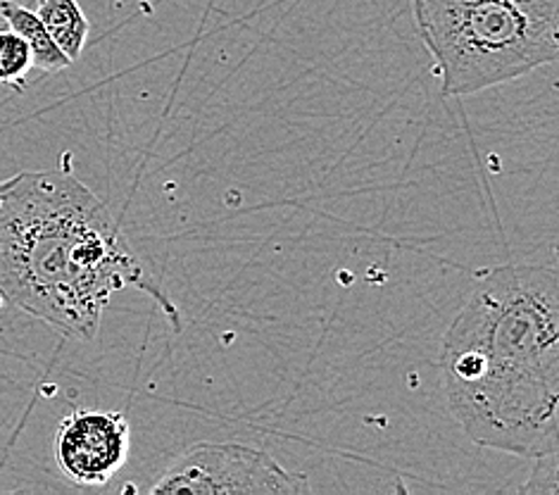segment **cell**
<instances>
[{"instance_id": "cell-1", "label": "cell", "mask_w": 559, "mask_h": 495, "mask_svg": "<svg viewBox=\"0 0 559 495\" xmlns=\"http://www.w3.org/2000/svg\"><path fill=\"white\" fill-rule=\"evenodd\" d=\"M452 417L472 444L536 460L559 450V276L502 264L478 276L443 339Z\"/></svg>"}, {"instance_id": "cell-2", "label": "cell", "mask_w": 559, "mask_h": 495, "mask_svg": "<svg viewBox=\"0 0 559 495\" xmlns=\"http://www.w3.org/2000/svg\"><path fill=\"white\" fill-rule=\"evenodd\" d=\"M124 288L143 291L181 327L110 208L70 169H26L0 181V298L64 337L93 341Z\"/></svg>"}, {"instance_id": "cell-3", "label": "cell", "mask_w": 559, "mask_h": 495, "mask_svg": "<svg viewBox=\"0 0 559 495\" xmlns=\"http://www.w3.org/2000/svg\"><path fill=\"white\" fill-rule=\"evenodd\" d=\"M443 96L514 82L559 58V0H412Z\"/></svg>"}, {"instance_id": "cell-4", "label": "cell", "mask_w": 559, "mask_h": 495, "mask_svg": "<svg viewBox=\"0 0 559 495\" xmlns=\"http://www.w3.org/2000/svg\"><path fill=\"white\" fill-rule=\"evenodd\" d=\"M305 474H293L270 452L243 444H212L201 440L177 455L167 464L148 493H195V495H236V493H308Z\"/></svg>"}, {"instance_id": "cell-5", "label": "cell", "mask_w": 559, "mask_h": 495, "mask_svg": "<svg viewBox=\"0 0 559 495\" xmlns=\"http://www.w3.org/2000/svg\"><path fill=\"white\" fill-rule=\"evenodd\" d=\"M129 422L122 412L74 410L62 417L52 452L74 486H105L129 458Z\"/></svg>"}, {"instance_id": "cell-6", "label": "cell", "mask_w": 559, "mask_h": 495, "mask_svg": "<svg viewBox=\"0 0 559 495\" xmlns=\"http://www.w3.org/2000/svg\"><path fill=\"white\" fill-rule=\"evenodd\" d=\"M0 17L5 20L12 32L24 38V44L32 50L34 67L41 72H60L72 64V60L52 42L34 10L20 5L17 0H0Z\"/></svg>"}, {"instance_id": "cell-7", "label": "cell", "mask_w": 559, "mask_h": 495, "mask_svg": "<svg viewBox=\"0 0 559 495\" xmlns=\"http://www.w3.org/2000/svg\"><path fill=\"white\" fill-rule=\"evenodd\" d=\"M34 12L64 56L72 62L82 56L91 24L76 0H38Z\"/></svg>"}, {"instance_id": "cell-8", "label": "cell", "mask_w": 559, "mask_h": 495, "mask_svg": "<svg viewBox=\"0 0 559 495\" xmlns=\"http://www.w3.org/2000/svg\"><path fill=\"white\" fill-rule=\"evenodd\" d=\"M34 67L32 50L24 38L10 30H0V84L20 89Z\"/></svg>"}, {"instance_id": "cell-9", "label": "cell", "mask_w": 559, "mask_h": 495, "mask_svg": "<svg viewBox=\"0 0 559 495\" xmlns=\"http://www.w3.org/2000/svg\"><path fill=\"white\" fill-rule=\"evenodd\" d=\"M559 450L545 452L536 458V467L531 472V479L519 488L522 493H540V495H557L559 493Z\"/></svg>"}]
</instances>
